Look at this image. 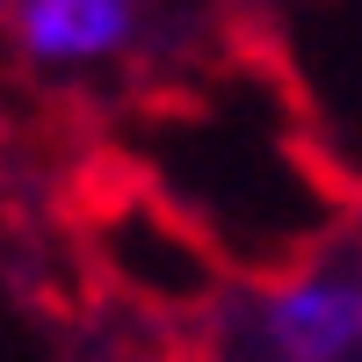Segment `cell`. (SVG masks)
I'll return each mask as SVG.
<instances>
[{
    "label": "cell",
    "mask_w": 362,
    "mask_h": 362,
    "mask_svg": "<svg viewBox=\"0 0 362 362\" xmlns=\"http://www.w3.org/2000/svg\"><path fill=\"white\" fill-rule=\"evenodd\" d=\"M247 362H362V268L312 261L276 276L239 319Z\"/></svg>",
    "instance_id": "cell-1"
},
{
    "label": "cell",
    "mask_w": 362,
    "mask_h": 362,
    "mask_svg": "<svg viewBox=\"0 0 362 362\" xmlns=\"http://www.w3.org/2000/svg\"><path fill=\"white\" fill-rule=\"evenodd\" d=\"M145 37L138 0H8V44L37 80H87L124 66Z\"/></svg>",
    "instance_id": "cell-2"
}]
</instances>
